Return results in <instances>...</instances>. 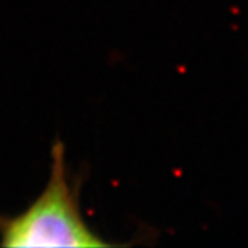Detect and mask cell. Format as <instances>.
<instances>
[{
	"label": "cell",
	"instance_id": "6da1fadb",
	"mask_svg": "<svg viewBox=\"0 0 248 248\" xmlns=\"http://www.w3.org/2000/svg\"><path fill=\"white\" fill-rule=\"evenodd\" d=\"M1 247H78L112 246L91 231L80 210L78 186L68 177L65 146L51 148L50 177L45 189L25 211L0 218Z\"/></svg>",
	"mask_w": 248,
	"mask_h": 248
}]
</instances>
